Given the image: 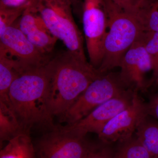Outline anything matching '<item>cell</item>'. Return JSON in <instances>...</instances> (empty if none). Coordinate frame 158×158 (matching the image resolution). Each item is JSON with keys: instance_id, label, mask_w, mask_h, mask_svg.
<instances>
[{"instance_id": "6da1fadb", "label": "cell", "mask_w": 158, "mask_h": 158, "mask_svg": "<svg viewBox=\"0 0 158 158\" xmlns=\"http://www.w3.org/2000/svg\"><path fill=\"white\" fill-rule=\"evenodd\" d=\"M50 61L45 65L23 71L9 89L11 107L24 132L30 134L34 128L49 131L57 127L48 102Z\"/></svg>"}, {"instance_id": "7a4b0ae2", "label": "cell", "mask_w": 158, "mask_h": 158, "mask_svg": "<svg viewBox=\"0 0 158 158\" xmlns=\"http://www.w3.org/2000/svg\"><path fill=\"white\" fill-rule=\"evenodd\" d=\"M48 106L59 120L89 85L100 76L87 60L67 51L51 58Z\"/></svg>"}, {"instance_id": "3957f363", "label": "cell", "mask_w": 158, "mask_h": 158, "mask_svg": "<svg viewBox=\"0 0 158 158\" xmlns=\"http://www.w3.org/2000/svg\"><path fill=\"white\" fill-rule=\"evenodd\" d=\"M31 6L39 13L52 35L69 51L87 60L84 40L75 21L69 0H31Z\"/></svg>"}, {"instance_id": "277c9868", "label": "cell", "mask_w": 158, "mask_h": 158, "mask_svg": "<svg viewBox=\"0 0 158 158\" xmlns=\"http://www.w3.org/2000/svg\"><path fill=\"white\" fill-rule=\"evenodd\" d=\"M109 23L103 45L101 65L104 74L119 67L126 53L143 31L135 15L125 12L108 13Z\"/></svg>"}, {"instance_id": "5b68a950", "label": "cell", "mask_w": 158, "mask_h": 158, "mask_svg": "<svg viewBox=\"0 0 158 158\" xmlns=\"http://www.w3.org/2000/svg\"><path fill=\"white\" fill-rule=\"evenodd\" d=\"M128 89L122 81L119 72L102 74L79 96L60 121L66 122V125L75 123L95 108Z\"/></svg>"}, {"instance_id": "8992f818", "label": "cell", "mask_w": 158, "mask_h": 158, "mask_svg": "<svg viewBox=\"0 0 158 158\" xmlns=\"http://www.w3.org/2000/svg\"><path fill=\"white\" fill-rule=\"evenodd\" d=\"M81 17L89 62L98 69L102 60L109 23L105 0H83Z\"/></svg>"}, {"instance_id": "52a82bcc", "label": "cell", "mask_w": 158, "mask_h": 158, "mask_svg": "<svg viewBox=\"0 0 158 158\" xmlns=\"http://www.w3.org/2000/svg\"><path fill=\"white\" fill-rule=\"evenodd\" d=\"M86 139L59 126L41 136L35 146L37 158H86L94 146Z\"/></svg>"}, {"instance_id": "ba28073f", "label": "cell", "mask_w": 158, "mask_h": 158, "mask_svg": "<svg viewBox=\"0 0 158 158\" xmlns=\"http://www.w3.org/2000/svg\"><path fill=\"white\" fill-rule=\"evenodd\" d=\"M136 90L129 88L121 95L99 106L84 118L71 125L60 127L67 132L86 137L88 133L98 135L108 123L117 114L129 106Z\"/></svg>"}, {"instance_id": "9c48e42d", "label": "cell", "mask_w": 158, "mask_h": 158, "mask_svg": "<svg viewBox=\"0 0 158 158\" xmlns=\"http://www.w3.org/2000/svg\"><path fill=\"white\" fill-rule=\"evenodd\" d=\"M148 116L147 103L136 91L131 105L108 123L98 138L105 144L124 142L132 138L141 122Z\"/></svg>"}, {"instance_id": "30bf717a", "label": "cell", "mask_w": 158, "mask_h": 158, "mask_svg": "<svg viewBox=\"0 0 158 158\" xmlns=\"http://www.w3.org/2000/svg\"><path fill=\"white\" fill-rule=\"evenodd\" d=\"M141 35L125 55L119 72L124 85L138 92L146 91L152 85L146 79L150 73H153L155 81L152 61L144 47Z\"/></svg>"}, {"instance_id": "8fae6325", "label": "cell", "mask_w": 158, "mask_h": 158, "mask_svg": "<svg viewBox=\"0 0 158 158\" xmlns=\"http://www.w3.org/2000/svg\"><path fill=\"white\" fill-rule=\"evenodd\" d=\"M0 48L17 60L23 71L45 65L51 59L34 46L15 24L0 35Z\"/></svg>"}, {"instance_id": "7c38bea8", "label": "cell", "mask_w": 158, "mask_h": 158, "mask_svg": "<svg viewBox=\"0 0 158 158\" xmlns=\"http://www.w3.org/2000/svg\"><path fill=\"white\" fill-rule=\"evenodd\" d=\"M42 53L50 55L58 40L52 35L42 18L30 5L14 24Z\"/></svg>"}, {"instance_id": "4fadbf2b", "label": "cell", "mask_w": 158, "mask_h": 158, "mask_svg": "<svg viewBox=\"0 0 158 158\" xmlns=\"http://www.w3.org/2000/svg\"><path fill=\"white\" fill-rule=\"evenodd\" d=\"M22 71L19 61L0 48V102L11 106L9 89L12 82Z\"/></svg>"}, {"instance_id": "5bb4252c", "label": "cell", "mask_w": 158, "mask_h": 158, "mask_svg": "<svg viewBox=\"0 0 158 158\" xmlns=\"http://www.w3.org/2000/svg\"><path fill=\"white\" fill-rule=\"evenodd\" d=\"M0 158H37L30 134L20 133L8 141L1 150Z\"/></svg>"}, {"instance_id": "9a60e30c", "label": "cell", "mask_w": 158, "mask_h": 158, "mask_svg": "<svg viewBox=\"0 0 158 158\" xmlns=\"http://www.w3.org/2000/svg\"><path fill=\"white\" fill-rule=\"evenodd\" d=\"M149 117L141 122L135 135L152 157H158V121Z\"/></svg>"}, {"instance_id": "2e32d148", "label": "cell", "mask_w": 158, "mask_h": 158, "mask_svg": "<svg viewBox=\"0 0 158 158\" xmlns=\"http://www.w3.org/2000/svg\"><path fill=\"white\" fill-rule=\"evenodd\" d=\"M24 132L13 109L10 106L0 102V141H9Z\"/></svg>"}, {"instance_id": "e0dca14e", "label": "cell", "mask_w": 158, "mask_h": 158, "mask_svg": "<svg viewBox=\"0 0 158 158\" xmlns=\"http://www.w3.org/2000/svg\"><path fill=\"white\" fill-rule=\"evenodd\" d=\"M135 16L143 32L158 31V0H145Z\"/></svg>"}, {"instance_id": "ac0fdd59", "label": "cell", "mask_w": 158, "mask_h": 158, "mask_svg": "<svg viewBox=\"0 0 158 158\" xmlns=\"http://www.w3.org/2000/svg\"><path fill=\"white\" fill-rule=\"evenodd\" d=\"M113 158H152L148 151L138 140L135 135L121 142Z\"/></svg>"}, {"instance_id": "d6986e66", "label": "cell", "mask_w": 158, "mask_h": 158, "mask_svg": "<svg viewBox=\"0 0 158 158\" xmlns=\"http://www.w3.org/2000/svg\"><path fill=\"white\" fill-rule=\"evenodd\" d=\"M145 0H105L108 13L125 12L136 15Z\"/></svg>"}, {"instance_id": "ffe728a7", "label": "cell", "mask_w": 158, "mask_h": 158, "mask_svg": "<svg viewBox=\"0 0 158 158\" xmlns=\"http://www.w3.org/2000/svg\"><path fill=\"white\" fill-rule=\"evenodd\" d=\"M141 37L152 61L155 80L158 73V31L143 32L141 34Z\"/></svg>"}, {"instance_id": "44dd1931", "label": "cell", "mask_w": 158, "mask_h": 158, "mask_svg": "<svg viewBox=\"0 0 158 158\" xmlns=\"http://www.w3.org/2000/svg\"><path fill=\"white\" fill-rule=\"evenodd\" d=\"M28 6L19 8L0 7V35L16 22Z\"/></svg>"}, {"instance_id": "7402d4cb", "label": "cell", "mask_w": 158, "mask_h": 158, "mask_svg": "<svg viewBox=\"0 0 158 158\" xmlns=\"http://www.w3.org/2000/svg\"><path fill=\"white\" fill-rule=\"evenodd\" d=\"M86 158H113L107 148L94 145Z\"/></svg>"}, {"instance_id": "603a6c76", "label": "cell", "mask_w": 158, "mask_h": 158, "mask_svg": "<svg viewBox=\"0 0 158 158\" xmlns=\"http://www.w3.org/2000/svg\"><path fill=\"white\" fill-rule=\"evenodd\" d=\"M147 106L148 115L152 116L158 121V93L150 97Z\"/></svg>"}, {"instance_id": "cb8c5ba5", "label": "cell", "mask_w": 158, "mask_h": 158, "mask_svg": "<svg viewBox=\"0 0 158 158\" xmlns=\"http://www.w3.org/2000/svg\"><path fill=\"white\" fill-rule=\"evenodd\" d=\"M31 0H0V7L19 8L28 6Z\"/></svg>"}, {"instance_id": "d4e9b609", "label": "cell", "mask_w": 158, "mask_h": 158, "mask_svg": "<svg viewBox=\"0 0 158 158\" xmlns=\"http://www.w3.org/2000/svg\"><path fill=\"white\" fill-rule=\"evenodd\" d=\"M72 5L74 13L81 16L83 0H69Z\"/></svg>"}, {"instance_id": "484cf974", "label": "cell", "mask_w": 158, "mask_h": 158, "mask_svg": "<svg viewBox=\"0 0 158 158\" xmlns=\"http://www.w3.org/2000/svg\"><path fill=\"white\" fill-rule=\"evenodd\" d=\"M153 84H154L156 87H158V73L156 77L155 80V81L154 82Z\"/></svg>"}, {"instance_id": "4316f807", "label": "cell", "mask_w": 158, "mask_h": 158, "mask_svg": "<svg viewBox=\"0 0 158 158\" xmlns=\"http://www.w3.org/2000/svg\"><path fill=\"white\" fill-rule=\"evenodd\" d=\"M152 158H158V157H152Z\"/></svg>"}]
</instances>
